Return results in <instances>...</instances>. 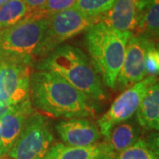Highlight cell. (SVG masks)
Wrapping results in <instances>:
<instances>
[{
	"instance_id": "obj_1",
	"label": "cell",
	"mask_w": 159,
	"mask_h": 159,
	"mask_svg": "<svg viewBox=\"0 0 159 159\" xmlns=\"http://www.w3.org/2000/svg\"><path fill=\"white\" fill-rule=\"evenodd\" d=\"M29 97L33 107L49 117L82 119L95 115L89 97L51 72L31 74Z\"/></svg>"
},
{
	"instance_id": "obj_2",
	"label": "cell",
	"mask_w": 159,
	"mask_h": 159,
	"mask_svg": "<svg viewBox=\"0 0 159 159\" xmlns=\"http://www.w3.org/2000/svg\"><path fill=\"white\" fill-rule=\"evenodd\" d=\"M34 67L37 71L57 74L90 99L105 98L102 80L89 57L77 47L70 44L59 45L39 59Z\"/></svg>"
},
{
	"instance_id": "obj_3",
	"label": "cell",
	"mask_w": 159,
	"mask_h": 159,
	"mask_svg": "<svg viewBox=\"0 0 159 159\" xmlns=\"http://www.w3.org/2000/svg\"><path fill=\"white\" fill-rule=\"evenodd\" d=\"M131 31L113 29L98 21L87 30L85 43L90 62L103 84L115 89L124 62L125 48Z\"/></svg>"
},
{
	"instance_id": "obj_4",
	"label": "cell",
	"mask_w": 159,
	"mask_h": 159,
	"mask_svg": "<svg viewBox=\"0 0 159 159\" xmlns=\"http://www.w3.org/2000/svg\"><path fill=\"white\" fill-rule=\"evenodd\" d=\"M49 18L36 17L30 12L17 24L0 30V64L29 63L45 33Z\"/></svg>"
},
{
	"instance_id": "obj_5",
	"label": "cell",
	"mask_w": 159,
	"mask_h": 159,
	"mask_svg": "<svg viewBox=\"0 0 159 159\" xmlns=\"http://www.w3.org/2000/svg\"><path fill=\"white\" fill-rule=\"evenodd\" d=\"M98 22L97 19L85 16L74 8L54 13L48 19L45 33L34 53V58H43L63 42L71 39Z\"/></svg>"
},
{
	"instance_id": "obj_6",
	"label": "cell",
	"mask_w": 159,
	"mask_h": 159,
	"mask_svg": "<svg viewBox=\"0 0 159 159\" xmlns=\"http://www.w3.org/2000/svg\"><path fill=\"white\" fill-rule=\"evenodd\" d=\"M48 120L34 111L6 154L11 159H43L53 142Z\"/></svg>"
},
{
	"instance_id": "obj_7",
	"label": "cell",
	"mask_w": 159,
	"mask_h": 159,
	"mask_svg": "<svg viewBox=\"0 0 159 159\" xmlns=\"http://www.w3.org/2000/svg\"><path fill=\"white\" fill-rule=\"evenodd\" d=\"M155 83H157V78L148 76L129 87L117 97L107 112L98 120L100 134L104 137L105 142L108 140L110 133L115 125L131 119L136 112L143 97Z\"/></svg>"
},
{
	"instance_id": "obj_8",
	"label": "cell",
	"mask_w": 159,
	"mask_h": 159,
	"mask_svg": "<svg viewBox=\"0 0 159 159\" xmlns=\"http://www.w3.org/2000/svg\"><path fill=\"white\" fill-rule=\"evenodd\" d=\"M29 63L0 64V106L6 109L29 97L31 67Z\"/></svg>"
},
{
	"instance_id": "obj_9",
	"label": "cell",
	"mask_w": 159,
	"mask_h": 159,
	"mask_svg": "<svg viewBox=\"0 0 159 159\" xmlns=\"http://www.w3.org/2000/svg\"><path fill=\"white\" fill-rule=\"evenodd\" d=\"M155 40L144 35L132 34L125 48V57L116 86L125 89L146 78L145 55Z\"/></svg>"
},
{
	"instance_id": "obj_10",
	"label": "cell",
	"mask_w": 159,
	"mask_h": 159,
	"mask_svg": "<svg viewBox=\"0 0 159 159\" xmlns=\"http://www.w3.org/2000/svg\"><path fill=\"white\" fill-rule=\"evenodd\" d=\"M34 107L30 97L22 102L9 107L0 118L1 152L0 159H3L17 140L27 120L34 112Z\"/></svg>"
},
{
	"instance_id": "obj_11",
	"label": "cell",
	"mask_w": 159,
	"mask_h": 159,
	"mask_svg": "<svg viewBox=\"0 0 159 159\" xmlns=\"http://www.w3.org/2000/svg\"><path fill=\"white\" fill-rule=\"evenodd\" d=\"M151 0H117L107 12L99 17V21L113 29L133 32L143 10Z\"/></svg>"
},
{
	"instance_id": "obj_12",
	"label": "cell",
	"mask_w": 159,
	"mask_h": 159,
	"mask_svg": "<svg viewBox=\"0 0 159 159\" xmlns=\"http://www.w3.org/2000/svg\"><path fill=\"white\" fill-rule=\"evenodd\" d=\"M56 131L64 144L71 147H86L97 143L101 134L97 126L85 119H70L59 122Z\"/></svg>"
},
{
	"instance_id": "obj_13",
	"label": "cell",
	"mask_w": 159,
	"mask_h": 159,
	"mask_svg": "<svg viewBox=\"0 0 159 159\" xmlns=\"http://www.w3.org/2000/svg\"><path fill=\"white\" fill-rule=\"evenodd\" d=\"M139 125L148 131L159 129V86L152 85L136 111Z\"/></svg>"
},
{
	"instance_id": "obj_14",
	"label": "cell",
	"mask_w": 159,
	"mask_h": 159,
	"mask_svg": "<svg viewBox=\"0 0 159 159\" xmlns=\"http://www.w3.org/2000/svg\"><path fill=\"white\" fill-rule=\"evenodd\" d=\"M108 148L106 142L86 147H71L64 143H55L43 159H96Z\"/></svg>"
},
{
	"instance_id": "obj_15",
	"label": "cell",
	"mask_w": 159,
	"mask_h": 159,
	"mask_svg": "<svg viewBox=\"0 0 159 159\" xmlns=\"http://www.w3.org/2000/svg\"><path fill=\"white\" fill-rule=\"evenodd\" d=\"M140 139V128L137 124L130 119L111 129L106 143L114 153L121 152L129 148Z\"/></svg>"
},
{
	"instance_id": "obj_16",
	"label": "cell",
	"mask_w": 159,
	"mask_h": 159,
	"mask_svg": "<svg viewBox=\"0 0 159 159\" xmlns=\"http://www.w3.org/2000/svg\"><path fill=\"white\" fill-rule=\"evenodd\" d=\"M158 31L159 2L158 0H151L142 11L134 32H135V34L144 35L155 40L158 35Z\"/></svg>"
},
{
	"instance_id": "obj_17",
	"label": "cell",
	"mask_w": 159,
	"mask_h": 159,
	"mask_svg": "<svg viewBox=\"0 0 159 159\" xmlns=\"http://www.w3.org/2000/svg\"><path fill=\"white\" fill-rule=\"evenodd\" d=\"M157 135L153 134L148 140L139 139L129 148L119 152L117 159H158Z\"/></svg>"
},
{
	"instance_id": "obj_18",
	"label": "cell",
	"mask_w": 159,
	"mask_h": 159,
	"mask_svg": "<svg viewBox=\"0 0 159 159\" xmlns=\"http://www.w3.org/2000/svg\"><path fill=\"white\" fill-rule=\"evenodd\" d=\"M30 8L23 0H9L0 6V30L11 27L28 16Z\"/></svg>"
},
{
	"instance_id": "obj_19",
	"label": "cell",
	"mask_w": 159,
	"mask_h": 159,
	"mask_svg": "<svg viewBox=\"0 0 159 159\" xmlns=\"http://www.w3.org/2000/svg\"><path fill=\"white\" fill-rule=\"evenodd\" d=\"M117 0H77L73 8L85 16L97 19L114 6Z\"/></svg>"
},
{
	"instance_id": "obj_20",
	"label": "cell",
	"mask_w": 159,
	"mask_h": 159,
	"mask_svg": "<svg viewBox=\"0 0 159 159\" xmlns=\"http://www.w3.org/2000/svg\"><path fill=\"white\" fill-rule=\"evenodd\" d=\"M77 0H46L45 3L38 9L30 11L36 17L50 18L54 13L73 8Z\"/></svg>"
},
{
	"instance_id": "obj_21",
	"label": "cell",
	"mask_w": 159,
	"mask_h": 159,
	"mask_svg": "<svg viewBox=\"0 0 159 159\" xmlns=\"http://www.w3.org/2000/svg\"><path fill=\"white\" fill-rule=\"evenodd\" d=\"M146 75L156 77L159 72V51L154 43L148 48L145 55Z\"/></svg>"
},
{
	"instance_id": "obj_22",
	"label": "cell",
	"mask_w": 159,
	"mask_h": 159,
	"mask_svg": "<svg viewBox=\"0 0 159 159\" xmlns=\"http://www.w3.org/2000/svg\"><path fill=\"white\" fill-rule=\"evenodd\" d=\"M23 1L32 11V10H35L41 7L45 3L46 0H23Z\"/></svg>"
},
{
	"instance_id": "obj_23",
	"label": "cell",
	"mask_w": 159,
	"mask_h": 159,
	"mask_svg": "<svg viewBox=\"0 0 159 159\" xmlns=\"http://www.w3.org/2000/svg\"><path fill=\"white\" fill-rule=\"evenodd\" d=\"M114 156H115V153L109 148L107 150H105L104 152L100 154L96 159H114Z\"/></svg>"
},
{
	"instance_id": "obj_24",
	"label": "cell",
	"mask_w": 159,
	"mask_h": 159,
	"mask_svg": "<svg viewBox=\"0 0 159 159\" xmlns=\"http://www.w3.org/2000/svg\"><path fill=\"white\" fill-rule=\"evenodd\" d=\"M7 1H9V0H0V6H2L4 4H6Z\"/></svg>"
},
{
	"instance_id": "obj_25",
	"label": "cell",
	"mask_w": 159,
	"mask_h": 159,
	"mask_svg": "<svg viewBox=\"0 0 159 159\" xmlns=\"http://www.w3.org/2000/svg\"><path fill=\"white\" fill-rule=\"evenodd\" d=\"M0 152H1V136H0Z\"/></svg>"
},
{
	"instance_id": "obj_26",
	"label": "cell",
	"mask_w": 159,
	"mask_h": 159,
	"mask_svg": "<svg viewBox=\"0 0 159 159\" xmlns=\"http://www.w3.org/2000/svg\"><path fill=\"white\" fill-rule=\"evenodd\" d=\"M4 159H11V158H10V157H6V158H4Z\"/></svg>"
}]
</instances>
